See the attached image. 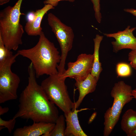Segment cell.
Returning a JSON list of instances; mask_svg holds the SVG:
<instances>
[{
  "label": "cell",
  "instance_id": "484cf974",
  "mask_svg": "<svg viewBox=\"0 0 136 136\" xmlns=\"http://www.w3.org/2000/svg\"><path fill=\"white\" fill-rule=\"evenodd\" d=\"M127 136H136V128L127 135Z\"/></svg>",
  "mask_w": 136,
  "mask_h": 136
},
{
  "label": "cell",
  "instance_id": "ac0fdd59",
  "mask_svg": "<svg viewBox=\"0 0 136 136\" xmlns=\"http://www.w3.org/2000/svg\"><path fill=\"white\" fill-rule=\"evenodd\" d=\"M13 55L12 51L5 46L0 37V62L4 61Z\"/></svg>",
  "mask_w": 136,
  "mask_h": 136
},
{
  "label": "cell",
  "instance_id": "44dd1931",
  "mask_svg": "<svg viewBox=\"0 0 136 136\" xmlns=\"http://www.w3.org/2000/svg\"><path fill=\"white\" fill-rule=\"evenodd\" d=\"M128 60L130 66L136 70V49L131 50L129 53Z\"/></svg>",
  "mask_w": 136,
  "mask_h": 136
},
{
  "label": "cell",
  "instance_id": "4fadbf2b",
  "mask_svg": "<svg viewBox=\"0 0 136 136\" xmlns=\"http://www.w3.org/2000/svg\"><path fill=\"white\" fill-rule=\"evenodd\" d=\"M76 109L64 115L66 127L64 136H87L79 124Z\"/></svg>",
  "mask_w": 136,
  "mask_h": 136
},
{
  "label": "cell",
  "instance_id": "9a60e30c",
  "mask_svg": "<svg viewBox=\"0 0 136 136\" xmlns=\"http://www.w3.org/2000/svg\"><path fill=\"white\" fill-rule=\"evenodd\" d=\"M121 126L127 135L136 128V111L132 109L127 110L122 116Z\"/></svg>",
  "mask_w": 136,
  "mask_h": 136
},
{
  "label": "cell",
  "instance_id": "8fae6325",
  "mask_svg": "<svg viewBox=\"0 0 136 136\" xmlns=\"http://www.w3.org/2000/svg\"><path fill=\"white\" fill-rule=\"evenodd\" d=\"M55 7L50 4H45L42 8L36 10L32 13V19L28 20L24 26V30L29 36H40L42 32L41 24L45 15Z\"/></svg>",
  "mask_w": 136,
  "mask_h": 136
},
{
  "label": "cell",
  "instance_id": "e0dca14e",
  "mask_svg": "<svg viewBox=\"0 0 136 136\" xmlns=\"http://www.w3.org/2000/svg\"><path fill=\"white\" fill-rule=\"evenodd\" d=\"M129 64L123 62L118 63L116 65V72L118 76L125 77L130 76L131 70Z\"/></svg>",
  "mask_w": 136,
  "mask_h": 136
},
{
  "label": "cell",
  "instance_id": "6da1fadb",
  "mask_svg": "<svg viewBox=\"0 0 136 136\" xmlns=\"http://www.w3.org/2000/svg\"><path fill=\"white\" fill-rule=\"evenodd\" d=\"M28 84L20 94L18 110L13 118L31 119L33 122L55 123L59 116L58 109L37 83L31 62L28 66Z\"/></svg>",
  "mask_w": 136,
  "mask_h": 136
},
{
  "label": "cell",
  "instance_id": "83f0119b",
  "mask_svg": "<svg viewBox=\"0 0 136 136\" xmlns=\"http://www.w3.org/2000/svg\"><path fill=\"white\" fill-rule=\"evenodd\" d=\"M132 95L133 98H134L136 100V88L132 90Z\"/></svg>",
  "mask_w": 136,
  "mask_h": 136
},
{
  "label": "cell",
  "instance_id": "52a82bcc",
  "mask_svg": "<svg viewBox=\"0 0 136 136\" xmlns=\"http://www.w3.org/2000/svg\"><path fill=\"white\" fill-rule=\"evenodd\" d=\"M17 53L0 62V103L18 98L17 89L20 82L19 76L12 71L11 67L19 56Z\"/></svg>",
  "mask_w": 136,
  "mask_h": 136
},
{
  "label": "cell",
  "instance_id": "7c38bea8",
  "mask_svg": "<svg viewBox=\"0 0 136 136\" xmlns=\"http://www.w3.org/2000/svg\"><path fill=\"white\" fill-rule=\"evenodd\" d=\"M75 81V85L78 90L79 95L78 100L74 103L73 110L78 108L87 94L95 91L98 81L90 73L84 79Z\"/></svg>",
  "mask_w": 136,
  "mask_h": 136
},
{
  "label": "cell",
  "instance_id": "4316f807",
  "mask_svg": "<svg viewBox=\"0 0 136 136\" xmlns=\"http://www.w3.org/2000/svg\"><path fill=\"white\" fill-rule=\"evenodd\" d=\"M10 0H0V5H2L8 3Z\"/></svg>",
  "mask_w": 136,
  "mask_h": 136
},
{
  "label": "cell",
  "instance_id": "ba28073f",
  "mask_svg": "<svg viewBox=\"0 0 136 136\" xmlns=\"http://www.w3.org/2000/svg\"><path fill=\"white\" fill-rule=\"evenodd\" d=\"M93 61V54H81L75 61L67 63V69L62 75L59 76L66 79H74L75 81L83 80L91 73Z\"/></svg>",
  "mask_w": 136,
  "mask_h": 136
},
{
  "label": "cell",
  "instance_id": "ffe728a7",
  "mask_svg": "<svg viewBox=\"0 0 136 136\" xmlns=\"http://www.w3.org/2000/svg\"><path fill=\"white\" fill-rule=\"evenodd\" d=\"M16 122V119L13 118L8 120H5L0 117V126H3L7 128L9 133H12Z\"/></svg>",
  "mask_w": 136,
  "mask_h": 136
},
{
  "label": "cell",
  "instance_id": "cb8c5ba5",
  "mask_svg": "<svg viewBox=\"0 0 136 136\" xmlns=\"http://www.w3.org/2000/svg\"><path fill=\"white\" fill-rule=\"evenodd\" d=\"M9 110L8 107L3 108L1 106H0V116L3 115L5 113H7Z\"/></svg>",
  "mask_w": 136,
  "mask_h": 136
},
{
  "label": "cell",
  "instance_id": "8992f818",
  "mask_svg": "<svg viewBox=\"0 0 136 136\" xmlns=\"http://www.w3.org/2000/svg\"><path fill=\"white\" fill-rule=\"evenodd\" d=\"M48 24L59 43L61 50V60L57 67L58 74L62 75L65 71V61L68 52L72 48L74 35L72 28L65 24L52 13L48 14Z\"/></svg>",
  "mask_w": 136,
  "mask_h": 136
},
{
  "label": "cell",
  "instance_id": "30bf717a",
  "mask_svg": "<svg viewBox=\"0 0 136 136\" xmlns=\"http://www.w3.org/2000/svg\"><path fill=\"white\" fill-rule=\"evenodd\" d=\"M55 125V123L33 122L31 125L16 129L13 135V136H48Z\"/></svg>",
  "mask_w": 136,
  "mask_h": 136
},
{
  "label": "cell",
  "instance_id": "603a6c76",
  "mask_svg": "<svg viewBox=\"0 0 136 136\" xmlns=\"http://www.w3.org/2000/svg\"><path fill=\"white\" fill-rule=\"evenodd\" d=\"M124 10L125 12L131 14L136 17V9L132 8L125 9Z\"/></svg>",
  "mask_w": 136,
  "mask_h": 136
},
{
  "label": "cell",
  "instance_id": "d6986e66",
  "mask_svg": "<svg viewBox=\"0 0 136 136\" xmlns=\"http://www.w3.org/2000/svg\"><path fill=\"white\" fill-rule=\"evenodd\" d=\"M93 4L95 18L99 23L101 20V15L100 12V0H90Z\"/></svg>",
  "mask_w": 136,
  "mask_h": 136
},
{
  "label": "cell",
  "instance_id": "2e32d148",
  "mask_svg": "<svg viewBox=\"0 0 136 136\" xmlns=\"http://www.w3.org/2000/svg\"><path fill=\"white\" fill-rule=\"evenodd\" d=\"M64 116H59L55 123V125L48 136H64L66 128Z\"/></svg>",
  "mask_w": 136,
  "mask_h": 136
},
{
  "label": "cell",
  "instance_id": "7a4b0ae2",
  "mask_svg": "<svg viewBox=\"0 0 136 136\" xmlns=\"http://www.w3.org/2000/svg\"><path fill=\"white\" fill-rule=\"evenodd\" d=\"M17 53L31 61L37 78L44 74L49 76L58 74L57 68L61 55L54 43L46 37L43 32L34 46L19 50Z\"/></svg>",
  "mask_w": 136,
  "mask_h": 136
},
{
  "label": "cell",
  "instance_id": "d4e9b609",
  "mask_svg": "<svg viewBox=\"0 0 136 136\" xmlns=\"http://www.w3.org/2000/svg\"><path fill=\"white\" fill-rule=\"evenodd\" d=\"M97 114L96 112H94L91 115L88 121V123L89 124L91 123L96 117Z\"/></svg>",
  "mask_w": 136,
  "mask_h": 136
},
{
  "label": "cell",
  "instance_id": "5b68a950",
  "mask_svg": "<svg viewBox=\"0 0 136 136\" xmlns=\"http://www.w3.org/2000/svg\"><path fill=\"white\" fill-rule=\"evenodd\" d=\"M66 78L58 74L49 75L43 80L41 86L48 99L64 113L73 110L74 103L71 100L65 84Z\"/></svg>",
  "mask_w": 136,
  "mask_h": 136
},
{
  "label": "cell",
  "instance_id": "7402d4cb",
  "mask_svg": "<svg viewBox=\"0 0 136 136\" xmlns=\"http://www.w3.org/2000/svg\"><path fill=\"white\" fill-rule=\"evenodd\" d=\"M75 0H45L43 2L45 4H50L55 7L57 6L59 2L61 1H66L71 2H73Z\"/></svg>",
  "mask_w": 136,
  "mask_h": 136
},
{
  "label": "cell",
  "instance_id": "5bb4252c",
  "mask_svg": "<svg viewBox=\"0 0 136 136\" xmlns=\"http://www.w3.org/2000/svg\"><path fill=\"white\" fill-rule=\"evenodd\" d=\"M103 36L98 34L96 35L93 39L94 42V51L93 63L90 74L98 81L100 74L103 70L101 63L99 61V50L100 43Z\"/></svg>",
  "mask_w": 136,
  "mask_h": 136
},
{
  "label": "cell",
  "instance_id": "3957f363",
  "mask_svg": "<svg viewBox=\"0 0 136 136\" xmlns=\"http://www.w3.org/2000/svg\"><path fill=\"white\" fill-rule=\"evenodd\" d=\"M23 0H18L13 6H8L0 12V37L10 50L16 51L22 44L24 31L20 23Z\"/></svg>",
  "mask_w": 136,
  "mask_h": 136
},
{
  "label": "cell",
  "instance_id": "277c9868",
  "mask_svg": "<svg viewBox=\"0 0 136 136\" xmlns=\"http://www.w3.org/2000/svg\"><path fill=\"white\" fill-rule=\"evenodd\" d=\"M132 91L131 87L123 81L114 84L111 92L114 98L112 105L104 114V136L110 134L119 120L123 107L133 98Z\"/></svg>",
  "mask_w": 136,
  "mask_h": 136
},
{
  "label": "cell",
  "instance_id": "9c48e42d",
  "mask_svg": "<svg viewBox=\"0 0 136 136\" xmlns=\"http://www.w3.org/2000/svg\"><path fill=\"white\" fill-rule=\"evenodd\" d=\"M136 27L130 28L129 25L123 30L118 31L116 33H107L104 35L107 37L113 38L115 41L112 42L113 51L117 53L124 49H128L131 50L136 49V38L133 34Z\"/></svg>",
  "mask_w": 136,
  "mask_h": 136
}]
</instances>
